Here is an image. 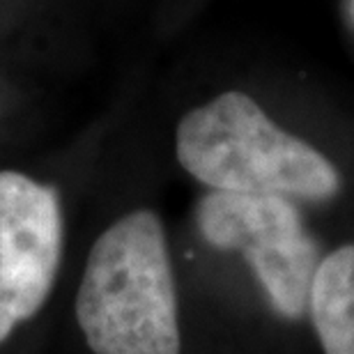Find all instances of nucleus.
<instances>
[{"label":"nucleus","mask_w":354,"mask_h":354,"mask_svg":"<svg viewBox=\"0 0 354 354\" xmlns=\"http://www.w3.org/2000/svg\"><path fill=\"white\" fill-rule=\"evenodd\" d=\"M95 354H180L177 295L159 216L138 209L102 232L76 297Z\"/></svg>","instance_id":"1"},{"label":"nucleus","mask_w":354,"mask_h":354,"mask_svg":"<svg viewBox=\"0 0 354 354\" xmlns=\"http://www.w3.org/2000/svg\"><path fill=\"white\" fill-rule=\"evenodd\" d=\"M177 159L212 191L327 201L341 187L336 166L322 152L283 131L239 90L182 118Z\"/></svg>","instance_id":"2"},{"label":"nucleus","mask_w":354,"mask_h":354,"mask_svg":"<svg viewBox=\"0 0 354 354\" xmlns=\"http://www.w3.org/2000/svg\"><path fill=\"white\" fill-rule=\"evenodd\" d=\"M196 221L214 249L242 253L281 315L306 313L320 258L288 198L212 191L198 203Z\"/></svg>","instance_id":"3"},{"label":"nucleus","mask_w":354,"mask_h":354,"mask_svg":"<svg viewBox=\"0 0 354 354\" xmlns=\"http://www.w3.org/2000/svg\"><path fill=\"white\" fill-rule=\"evenodd\" d=\"M60 251L58 194L21 173L0 171V343L44 306Z\"/></svg>","instance_id":"4"},{"label":"nucleus","mask_w":354,"mask_h":354,"mask_svg":"<svg viewBox=\"0 0 354 354\" xmlns=\"http://www.w3.org/2000/svg\"><path fill=\"white\" fill-rule=\"evenodd\" d=\"M308 308L324 354H354V244L320 260Z\"/></svg>","instance_id":"5"}]
</instances>
